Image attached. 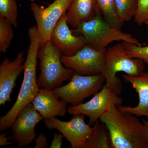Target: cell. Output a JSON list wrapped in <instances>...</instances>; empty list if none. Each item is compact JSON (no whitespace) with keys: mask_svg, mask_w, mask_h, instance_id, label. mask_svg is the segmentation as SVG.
<instances>
[{"mask_svg":"<svg viewBox=\"0 0 148 148\" xmlns=\"http://www.w3.org/2000/svg\"><path fill=\"white\" fill-rule=\"evenodd\" d=\"M99 121L108 129L113 148H148L144 125L135 115L113 104Z\"/></svg>","mask_w":148,"mask_h":148,"instance_id":"6da1fadb","label":"cell"},{"mask_svg":"<svg viewBox=\"0 0 148 148\" xmlns=\"http://www.w3.org/2000/svg\"><path fill=\"white\" fill-rule=\"evenodd\" d=\"M30 39L27 58L24 63V77L18 96L11 108L0 118V131L11 128L18 113L29 103H32L40 88L37 82L36 69L39 41L37 27L28 30Z\"/></svg>","mask_w":148,"mask_h":148,"instance_id":"7a4b0ae2","label":"cell"},{"mask_svg":"<svg viewBox=\"0 0 148 148\" xmlns=\"http://www.w3.org/2000/svg\"><path fill=\"white\" fill-rule=\"evenodd\" d=\"M75 29V34L82 36L86 45L97 50L105 49L110 43L120 40L138 46L144 45L132 35L111 26L103 18L98 8L94 17L88 21H82Z\"/></svg>","mask_w":148,"mask_h":148,"instance_id":"3957f363","label":"cell"},{"mask_svg":"<svg viewBox=\"0 0 148 148\" xmlns=\"http://www.w3.org/2000/svg\"><path fill=\"white\" fill-rule=\"evenodd\" d=\"M145 66L141 59L132 58L127 54L123 43H119L106 50V63L102 74L106 79V85L120 95L122 83L116 77L118 72L137 76L144 72Z\"/></svg>","mask_w":148,"mask_h":148,"instance_id":"277c9868","label":"cell"},{"mask_svg":"<svg viewBox=\"0 0 148 148\" xmlns=\"http://www.w3.org/2000/svg\"><path fill=\"white\" fill-rule=\"evenodd\" d=\"M62 55L50 41L39 48L38 58L40 62V73L37 82L40 89L53 90L71 79L75 72L63 66Z\"/></svg>","mask_w":148,"mask_h":148,"instance_id":"5b68a950","label":"cell"},{"mask_svg":"<svg viewBox=\"0 0 148 148\" xmlns=\"http://www.w3.org/2000/svg\"><path fill=\"white\" fill-rule=\"evenodd\" d=\"M105 82L106 78L102 74L82 75L75 73L69 83L53 90L61 100L72 106H77L100 91Z\"/></svg>","mask_w":148,"mask_h":148,"instance_id":"8992f818","label":"cell"},{"mask_svg":"<svg viewBox=\"0 0 148 148\" xmlns=\"http://www.w3.org/2000/svg\"><path fill=\"white\" fill-rule=\"evenodd\" d=\"M73 0H55L47 7L32 2L30 8L37 24L39 47L50 41L51 35L58 20L68 10Z\"/></svg>","mask_w":148,"mask_h":148,"instance_id":"52a82bcc","label":"cell"},{"mask_svg":"<svg viewBox=\"0 0 148 148\" xmlns=\"http://www.w3.org/2000/svg\"><path fill=\"white\" fill-rule=\"evenodd\" d=\"M123 100L112 89L104 85L103 88L86 103L77 106H70L67 112L71 115L80 114L89 119L88 124L92 126L112 105L119 107Z\"/></svg>","mask_w":148,"mask_h":148,"instance_id":"ba28073f","label":"cell"},{"mask_svg":"<svg viewBox=\"0 0 148 148\" xmlns=\"http://www.w3.org/2000/svg\"><path fill=\"white\" fill-rule=\"evenodd\" d=\"M107 49L99 50L86 45L71 56L62 55L61 61L66 67L82 75L102 74L105 63Z\"/></svg>","mask_w":148,"mask_h":148,"instance_id":"9c48e42d","label":"cell"},{"mask_svg":"<svg viewBox=\"0 0 148 148\" xmlns=\"http://www.w3.org/2000/svg\"><path fill=\"white\" fill-rule=\"evenodd\" d=\"M84 116L80 114H74L69 121H62L56 117L43 121L48 129H56L61 132L69 141L71 148H83L93 129V126L86 123Z\"/></svg>","mask_w":148,"mask_h":148,"instance_id":"30bf717a","label":"cell"},{"mask_svg":"<svg viewBox=\"0 0 148 148\" xmlns=\"http://www.w3.org/2000/svg\"><path fill=\"white\" fill-rule=\"evenodd\" d=\"M43 119L32 103L27 105L18 113L11 127L12 140L18 147H25L34 140L36 135V126Z\"/></svg>","mask_w":148,"mask_h":148,"instance_id":"8fae6325","label":"cell"},{"mask_svg":"<svg viewBox=\"0 0 148 148\" xmlns=\"http://www.w3.org/2000/svg\"><path fill=\"white\" fill-rule=\"evenodd\" d=\"M68 24L65 13L56 23L50 38V42L66 56L74 55L86 45L83 37L73 34Z\"/></svg>","mask_w":148,"mask_h":148,"instance_id":"7c38bea8","label":"cell"},{"mask_svg":"<svg viewBox=\"0 0 148 148\" xmlns=\"http://www.w3.org/2000/svg\"><path fill=\"white\" fill-rule=\"evenodd\" d=\"M24 52L20 51L11 61L5 58L0 65V106L11 101L10 95L17 77L24 71Z\"/></svg>","mask_w":148,"mask_h":148,"instance_id":"4fadbf2b","label":"cell"},{"mask_svg":"<svg viewBox=\"0 0 148 148\" xmlns=\"http://www.w3.org/2000/svg\"><path fill=\"white\" fill-rule=\"evenodd\" d=\"M32 103L44 119L63 117L67 112L68 103L58 98L53 90L40 89Z\"/></svg>","mask_w":148,"mask_h":148,"instance_id":"5bb4252c","label":"cell"},{"mask_svg":"<svg viewBox=\"0 0 148 148\" xmlns=\"http://www.w3.org/2000/svg\"><path fill=\"white\" fill-rule=\"evenodd\" d=\"M122 77L125 81L132 85L138 92L139 103L135 107L120 106L119 108L136 116H145L148 119V72H144L137 76L124 74Z\"/></svg>","mask_w":148,"mask_h":148,"instance_id":"9a60e30c","label":"cell"},{"mask_svg":"<svg viewBox=\"0 0 148 148\" xmlns=\"http://www.w3.org/2000/svg\"><path fill=\"white\" fill-rule=\"evenodd\" d=\"M97 9L96 0H73L66 13L67 22L76 28L82 21L94 17Z\"/></svg>","mask_w":148,"mask_h":148,"instance_id":"2e32d148","label":"cell"},{"mask_svg":"<svg viewBox=\"0 0 148 148\" xmlns=\"http://www.w3.org/2000/svg\"><path fill=\"white\" fill-rule=\"evenodd\" d=\"M86 139L83 148H113L108 129L106 125L98 121Z\"/></svg>","mask_w":148,"mask_h":148,"instance_id":"e0dca14e","label":"cell"},{"mask_svg":"<svg viewBox=\"0 0 148 148\" xmlns=\"http://www.w3.org/2000/svg\"><path fill=\"white\" fill-rule=\"evenodd\" d=\"M96 5L103 18L111 26L121 29L123 23L117 14L114 0H96Z\"/></svg>","mask_w":148,"mask_h":148,"instance_id":"ac0fdd59","label":"cell"},{"mask_svg":"<svg viewBox=\"0 0 148 148\" xmlns=\"http://www.w3.org/2000/svg\"><path fill=\"white\" fill-rule=\"evenodd\" d=\"M138 0H114L117 16L123 23L134 18L138 6Z\"/></svg>","mask_w":148,"mask_h":148,"instance_id":"d6986e66","label":"cell"},{"mask_svg":"<svg viewBox=\"0 0 148 148\" xmlns=\"http://www.w3.org/2000/svg\"><path fill=\"white\" fill-rule=\"evenodd\" d=\"M18 13L16 0H0V16L6 18L16 28L18 26Z\"/></svg>","mask_w":148,"mask_h":148,"instance_id":"ffe728a7","label":"cell"},{"mask_svg":"<svg viewBox=\"0 0 148 148\" xmlns=\"http://www.w3.org/2000/svg\"><path fill=\"white\" fill-rule=\"evenodd\" d=\"M12 25L6 18L0 16V52L5 53L13 37Z\"/></svg>","mask_w":148,"mask_h":148,"instance_id":"44dd1931","label":"cell"},{"mask_svg":"<svg viewBox=\"0 0 148 148\" xmlns=\"http://www.w3.org/2000/svg\"><path fill=\"white\" fill-rule=\"evenodd\" d=\"M122 43L130 57L141 59L148 66V45L138 46L125 41Z\"/></svg>","mask_w":148,"mask_h":148,"instance_id":"7402d4cb","label":"cell"},{"mask_svg":"<svg viewBox=\"0 0 148 148\" xmlns=\"http://www.w3.org/2000/svg\"><path fill=\"white\" fill-rule=\"evenodd\" d=\"M134 21L139 26L145 24L148 18V0H138Z\"/></svg>","mask_w":148,"mask_h":148,"instance_id":"603a6c76","label":"cell"},{"mask_svg":"<svg viewBox=\"0 0 148 148\" xmlns=\"http://www.w3.org/2000/svg\"><path fill=\"white\" fill-rule=\"evenodd\" d=\"M34 141L36 143L34 148H46L47 147V138L44 133H39L37 138H35Z\"/></svg>","mask_w":148,"mask_h":148,"instance_id":"cb8c5ba5","label":"cell"},{"mask_svg":"<svg viewBox=\"0 0 148 148\" xmlns=\"http://www.w3.org/2000/svg\"><path fill=\"white\" fill-rule=\"evenodd\" d=\"M63 135L60 133H54L53 135V140L51 144L50 148H60L63 145Z\"/></svg>","mask_w":148,"mask_h":148,"instance_id":"d4e9b609","label":"cell"},{"mask_svg":"<svg viewBox=\"0 0 148 148\" xmlns=\"http://www.w3.org/2000/svg\"><path fill=\"white\" fill-rule=\"evenodd\" d=\"M7 132H4L0 135V146H8L12 144V142H9V140L12 139L11 137H7Z\"/></svg>","mask_w":148,"mask_h":148,"instance_id":"484cf974","label":"cell"},{"mask_svg":"<svg viewBox=\"0 0 148 148\" xmlns=\"http://www.w3.org/2000/svg\"><path fill=\"white\" fill-rule=\"evenodd\" d=\"M143 125H144V127H145L148 142V119H147L143 120Z\"/></svg>","mask_w":148,"mask_h":148,"instance_id":"4316f807","label":"cell"},{"mask_svg":"<svg viewBox=\"0 0 148 148\" xmlns=\"http://www.w3.org/2000/svg\"><path fill=\"white\" fill-rule=\"evenodd\" d=\"M145 24L147 26H148V18L146 20L145 22Z\"/></svg>","mask_w":148,"mask_h":148,"instance_id":"83f0119b","label":"cell"}]
</instances>
